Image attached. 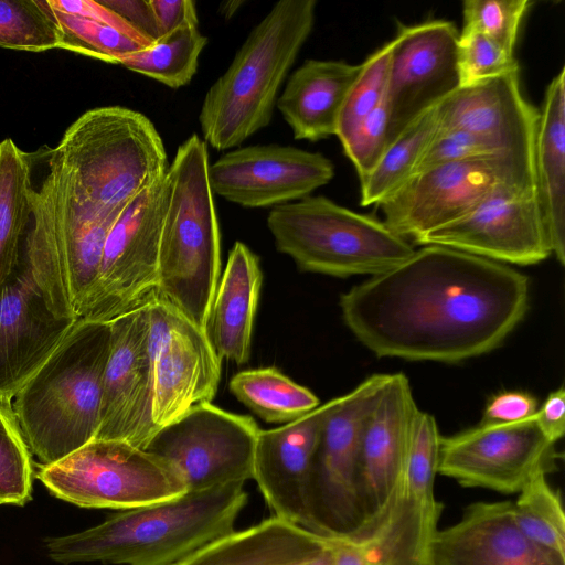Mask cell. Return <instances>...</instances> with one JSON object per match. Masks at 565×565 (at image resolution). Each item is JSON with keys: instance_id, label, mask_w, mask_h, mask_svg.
<instances>
[{"instance_id": "cell-19", "label": "cell", "mask_w": 565, "mask_h": 565, "mask_svg": "<svg viewBox=\"0 0 565 565\" xmlns=\"http://www.w3.org/2000/svg\"><path fill=\"white\" fill-rule=\"evenodd\" d=\"M439 128L468 132L494 154L533 171L540 110L520 88V68L460 86L438 104Z\"/></svg>"}, {"instance_id": "cell-17", "label": "cell", "mask_w": 565, "mask_h": 565, "mask_svg": "<svg viewBox=\"0 0 565 565\" xmlns=\"http://www.w3.org/2000/svg\"><path fill=\"white\" fill-rule=\"evenodd\" d=\"M333 177L334 164L322 153L275 143L228 150L209 166L213 193L243 207L299 201Z\"/></svg>"}, {"instance_id": "cell-27", "label": "cell", "mask_w": 565, "mask_h": 565, "mask_svg": "<svg viewBox=\"0 0 565 565\" xmlns=\"http://www.w3.org/2000/svg\"><path fill=\"white\" fill-rule=\"evenodd\" d=\"M437 523L398 491L376 520L351 536L331 539L334 565H429V544Z\"/></svg>"}, {"instance_id": "cell-36", "label": "cell", "mask_w": 565, "mask_h": 565, "mask_svg": "<svg viewBox=\"0 0 565 565\" xmlns=\"http://www.w3.org/2000/svg\"><path fill=\"white\" fill-rule=\"evenodd\" d=\"M519 529L536 544L565 557V514L559 493L546 473L534 476L512 502Z\"/></svg>"}, {"instance_id": "cell-46", "label": "cell", "mask_w": 565, "mask_h": 565, "mask_svg": "<svg viewBox=\"0 0 565 565\" xmlns=\"http://www.w3.org/2000/svg\"><path fill=\"white\" fill-rule=\"evenodd\" d=\"M49 2L51 7L57 11L79 15L111 26L143 46H149L152 44L136 30H134L120 15L103 6L99 1L49 0Z\"/></svg>"}, {"instance_id": "cell-5", "label": "cell", "mask_w": 565, "mask_h": 565, "mask_svg": "<svg viewBox=\"0 0 565 565\" xmlns=\"http://www.w3.org/2000/svg\"><path fill=\"white\" fill-rule=\"evenodd\" d=\"M209 166L207 145L198 135L178 147L166 175L168 195L158 266V300L204 331L221 269V235Z\"/></svg>"}, {"instance_id": "cell-8", "label": "cell", "mask_w": 565, "mask_h": 565, "mask_svg": "<svg viewBox=\"0 0 565 565\" xmlns=\"http://www.w3.org/2000/svg\"><path fill=\"white\" fill-rule=\"evenodd\" d=\"M36 478L56 498L84 508L128 510L188 492L168 461L113 439H93L61 460L40 466Z\"/></svg>"}, {"instance_id": "cell-30", "label": "cell", "mask_w": 565, "mask_h": 565, "mask_svg": "<svg viewBox=\"0 0 565 565\" xmlns=\"http://www.w3.org/2000/svg\"><path fill=\"white\" fill-rule=\"evenodd\" d=\"M54 190L56 216L65 252L70 296L76 313L94 284L106 238L121 212L104 214L84 203L72 188L55 148Z\"/></svg>"}, {"instance_id": "cell-47", "label": "cell", "mask_w": 565, "mask_h": 565, "mask_svg": "<svg viewBox=\"0 0 565 565\" xmlns=\"http://www.w3.org/2000/svg\"><path fill=\"white\" fill-rule=\"evenodd\" d=\"M99 2L120 15L148 42L153 43L159 39L149 0H99Z\"/></svg>"}, {"instance_id": "cell-21", "label": "cell", "mask_w": 565, "mask_h": 565, "mask_svg": "<svg viewBox=\"0 0 565 565\" xmlns=\"http://www.w3.org/2000/svg\"><path fill=\"white\" fill-rule=\"evenodd\" d=\"M341 396L274 429H259L254 475L274 515L309 530L308 486L322 426Z\"/></svg>"}, {"instance_id": "cell-23", "label": "cell", "mask_w": 565, "mask_h": 565, "mask_svg": "<svg viewBox=\"0 0 565 565\" xmlns=\"http://www.w3.org/2000/svg\"><path fill=\"white\" fill-rule=\"evenodd\" d=\"M429 565H565V557L529 539L516 525L512 502H475L461 519L437 530Z\"/></svg>"}, {"instance_id": "cell-38", "label": "cell", "mask_w": 565, "mask_h": 565, "mask_svg": "<svg viewBox=\"0 0 565 565\" xmlns=\"http://www.w3.org/2000/svg\"><path fill=\"white\" fill-rule=\"evenodd\" d=\"M53 10L61 31L60 49L118 64L121 57L147 47L111 26Z\"/></svg>"}, {"instance_id": "cell-4", "label": "cell", "mask_w": 565, "mask_h": 565, "mask_svg": "<svg viewBox=\"0 0 565 565\" xmlns=\"http://www.w3.org/2000/svg\"><path fill=\"white\" fill-rule=\"evenodd\" d=\"M316 0H280L207 89L199 122L206 145L231 150L267 127L284 81L316 20Z\"/></svg>"}, {"instance_id": "cell-37", "label": "cell", "mask_w": 565, "mask_h": 565, "mask_svg": "<svg viewBox=\"0 0 565 565\" xmlns=\"http://www.w3.org/2000/svg\"><path fill=\"white\" fill-rule=\"evenodd\" d=\"M61 31L49 0H0V47L60 49Z\"/></svg>"}, {"instance_id": "cell-1", "label": "cell", "mask_w": 565, "mask_h": 565, "mask_svg": "<svg viewBox=\"0 0 565 565\" xmlns=\"http://www.w3.org/2000/svg\"><path fill=\"white\" fill-rule=\"evenodd\" d=\"M529 278L510 265L423 245L341 295L342 319L379 358L458 363L503 343L529 308Z\"/></svg>"}, {"instance_id": "cell-39", "label": "cell", "mask_w": 565, "mask_h": 565, "mask_svg": "<svg viewBox=\"0 0 565 565\" xmlns=\"http://www.w3.org/2000/svg\"><path fill=\"white\" fill-rule=\"evenodd\" d=\"M393 45L394 40L388 41L361 64L339 116L335 136L340 142L385 99Z\"/></svg>"}, {"instance_id": "cell-14", "label": "cell", "mask_w": 565, "mask_h": 565, "mask_svg": "<svg viewBox=\"0 0 565 565\" xmlns=\"http://www.w3.org/2000/svg\"><path fill=\"white\" fill-rule=\"evenodd\" d=\"M152 370V418L159 429L193 406L211 403L221 379V360L205 331L169 303L148 306Z\"/></svg>"}, {"instance_id": "cell-18", "label": "cell", "mask_w": 565, "mask_h": 565, "mask_svg": "<svg viewBox=\"0 0 565 565\" xmlns=\"http://www.w3.org/2000/svg\"><path fill=\"white\" fill-rule=\"evenodd\" d=\"M109 324L110 352L95 439L121 440L145 449L158 430L152 418L148 306L120 316Z\"/></svg>"}, {"instance_id": "cell-22", "label": "cell", "mask_w": 565, "mask_h": 565, "mask_svg": "<svg viewBox=\"0 0 565 565\" xmlns=\"http://www.w3.org/2000/svg\"><path fill=\"white\" fill-rule=\"evenodd\" d=\"M417 409L406 375L388 374L361 439V491L366 523L382 515L401 489Z\"/></svg>"}, {"instance_id": "cell-6", "label": "cell", "mask_w": 565, "mask_h": 565, "mask_svg": "<svg viewBox=\"0 0 565 565\" xmlns=\"http://www.w3.org/2000/svg\"><path fill=\"white\" fill-rule=\"evenodd\" d=\"M55 150L76 195L104 214L120 213L169 169L153 122L121 106L85 111L66 129Z\"/></svg>"}, {"instance_id": "cell-24", "label": "cell", "mask_w": 565, "mask_h": 565, "mask_svg": "<svg viewBox=\"0 0 565 565\" xmlns=\"http://www.w3.org/2000/svg\"><path fill=\"white\" fill-rule=\"evenodd\" d=\"M28 217L19 255L29 267L53 312L75 318L62 233L55 210L54 148L42 146L26 152Z\"/></svg>"}, {"instance_id": "cell-15", "label": "cell", "mask_w": 565, "mask_h": 565, "mask_svg": "<svg viewBox=\"0 0 565 565\" xmlns=\"http://www.w3.org/2000/svg\"><path fill=\"white\" fill-rule=\"evenodd\" d=\"M502 264L533 265L552 255L535 188L503 184L469 214L414 242Z\"/></svg>"}, {"instance_id": "cell-33", "label": "cell", "mask_w": 565, "mask_h": 565, "mask_svg": "<svg viewBox=\"0 0 565 565\" xmlns=\"http://www.w3.org/2000/svg\"><path fill=\"white\" fill-rule=\"evenodd\" d=\"M206 44L207 38L199 28L188 24L121 57L118 64L177 89L189 84L195 75L199 57Z\"/></svg>"}, {"instance_id": "cell-16", "label": "cell", "mask_w": 565, "mask_h": 565, "mask_svg": "<svg viewBox=\"0 0 565 565\" xmlns=\"http://www.w3.org/2000/svg\"><path fill=\"white\" fill-rule=\"evenodd\" d=\"M456 24L428 20L401 25L394 40L386 108L387 146L414 120L460 87Z\"/></svg>"}, {"instance_id": "cell-25", "label": "cell", "mask_w": 565, "mask_h": 565, "mask_svg": "<svg viewBox=\"0 0 565 565\" xmlns=\"http://www.w3.org/2000/svg\"><path fill=\"white\" fill-rule=\"evenodd\" d=\"M361 64L307 60L288 77L276 107L295 139L318 141L335 136L339 116Z\"/></svg>"}, {"instance_id": "cell-34", "label": "cell", "mask_w": 565, "mask_h": 565, "mask_svg": "<svg viewBox=\"0 0 565 565\" xmlns=\"http://www.w3.org/2000/svg\"><path fill=\"white\" fill-rule=\"evenodd\" d=\"M26 217V152L7 138L0 142V289L15 267Z\"/></svg>"}, {"instance_id": "cell-20", "label": "cell", "mask_w": 565, "mask_h": 565, "mask_svg": "<svg viewBox=\"0 0 565 565\" xmlns=\"http://www.w3.org/2000/svg\"><path fill=\"white\" fill-rule=\"evenodd\" d=\"M76 321L53 312L18 253L0 289V403H12Z\"/></svg>"}, {"instance_id": "cell-31", "label": "cell", "mask_w": 565, "mask_h": 565, "mask_svg": "<svg viewBox=\"0 0 565 565\" xmlns=\"http://www.w3.org/2000/svg\"><path fill=\"white\" fill-rule=\"evenodd\" d=\"M232 394L264 422L288 424L320 405L307 387L276 367L245 370L230 381Z\"/></svg>"}, {"instance_id": "cell-13", "label": "cell", "mask_w": 565, "mask_h": 565, "mask_svg": "<svg viewBox=\"0 0 565 565\" xmlns=\"http://www.w3.org/2000/svg\"><path fill=\"white\" fill-rule=\"evenodd\" d=\"M558 455L534 416L515 423H481L440 438L438 473L463 487L519 493L537 473L555 469Z\"/></svg>"}, {"instance_id": "cell-29", "label": "cell", "mask_w": 565, "mask_h": 565, "mask_svg": "<svg viewBox=\"0 0 565 565\" xmlns=\"http://www.w3.org/2000/svg\"><path fill=\"white\" fill-rule=\"evenodd\" d=\"M534 186L552 254L565 264V68L546 87L534 147Z\"/></svg>"}, {"instance_id": "cell-9", "label": "cell", "mask_w": 565, "mask_h": 565, "mask_svg": "<svg viewBox=\"0 0 565 565\" xmlns=\"http://www.w3.org/2000/svg\"><path fill=\"white\" fill-rule=\"evenodd\" d=\"M388 374H373L342 395L327 417L308 486L309 530L329 539L355 534L366 523L361 491V439Z\"/></svg>"}, {"instance_id": "cell-7", "label": "cell", "mask_w": 565, "mask_h": 565, "mask_svg": "<svg viewBox=\"0 0 565 565\" xmlns=\"http://www.w3.org/2000/svg\"><path fill=\"white\" fill-rule=\"evenodd\" d=\"M267 226L276 248L298 268L333 277L380 275L415 250L383 221L321 195L273 207Z\"/></svg>"}, {"instance_id": "cell-42", "label": "cell", "mask_w": 565, "mask_h": 565, "mask_svg": "<svg viewBox=\"0 0 565 565\" xmlns=\"http://www.w3.org/2000/svg\"><path fill=\"white\" fill-rule=\"evenodd\" d=\"M460 86H469L519 68L511 52L477 32H460L457 52Z\"/></svg>"}, {"instance_id": "cell-48", "label": "cell", "mask_w": 565, "mask_h": 565, "mask_svg": "<svg viewBox=\"0 0 565 565\" xmlns=\"http://www.w3.org/2000/svg\"><path fill=\"white\" fill-rule=\"evenodd\" d=\"M159 38L183 25H199L193 0H149Z\"/></svg>"}, {"instance_id": "cell-35", "label": "cell", "mask_w": 565, "mask_h": 565, "mask_svg": "<svg viewBox=\"0 0 565 565\" xmlns=\"http://www.w3.org/2000/svg\"><path fill=\"white\" fill-rule=\"evenodd\" d=\"M440 438L435 417L418 408L413 422L399 490L409 504L435 521H438L441 512V505L434 492Z\"/></svg>"}, {"instance_id": "cell-32", "label": "cell", "mask_w": 565, "mask_h": 565, "mask_svg": "<svg viewBox=\"0 0 565 565\" xmlns=\"http://www.w3.org/2000/svg\"><path fill=\"white\" fill-rule=\"evenodd\" d=\"M438 128L437 105L414 120L387 146L373 170L360 180L362 206L376 205L413 174Z\"/></svg>"}, {"instance_id": "cell-2", "label": "cell", "mask_w": 565, "mask_h": 565, "mask_svg": "<svg viewBox=\"0 0 565 565\" xmlns=\"http://www.w3.org/2000/svg\"><path fill=\"white\" fill-rule=\"evenodd\" d=\"M245 482H232L135 509L121 510L88 530L45 541L58 563L104 562L174 565L234 531L247 503Z\"/></svg>"}, {"instance_id": "cell-41", "label": "cell", "mask_w": 565, "mask_h": 565, "mask_svg": "<svg viewBox=\"0 0 565 565\" xmlns=\"http://www.w3.org/2000/svg\"><path fill=\"white\" fill-rule=\"evenodd\" d=\"M530 6L527 0H466L460 32L481 33L514 52L520 25Z\"/></svg>"}, {"instance_id": "cell-44", "label": "cell", "mask_w": 565, "mask_h": 565, "mask_svg": "<svg viewBox=\"0 0 565 565\" xmlns=\"http://www.w3.org/2000/svg\"><path fill=\"white\" fill-rule=\"evenodd\" d=\"M487 156L499 154H494L483 142L468 132L438 128L417 161L413 174L438 166Z\"/></svg>"}, {"instance_id": "cell-43", "label": "cell", "mask_w": 565, "mask_h": 565, "mask_svg": "<svg viewBox=\"0 0 565 565\" xmlns=\"http://www.w3.org/2000/svg\"><path fill=\"white\" fill-rule=\"evenodd\" d=\"M387 124L388 114L384 99L341 142L360 180L373 170L387 148Z\"/></svg>"}, {"instance_id": "cell-45", "label": "cell", "mask_w": 565, "mask_h": 565, "mask_svg": "<svg viewBox=\"0 0 565 565\" xmlns=\"http://www.w3.org/2000/svg\"><path fill=\"white\" fill-rule=\"evenodd\" d=\"M536 398L525 392L505 391L493 395L487 403L483 423H515L533 417Z\"/></svg>"}, {"instance_id": "cell-26", "label": "cell", "mask_w": 565, "mask_h": 565, "mask_svg": "<svg viewBox=\"0 0 565 565\" xmlns=\"http://www.w3.org/2000/svg\"><path fill=\"white\" fill-rule=\"evenodd\" d=\"M263 274L258 256L247 245L232 247L209 312L205 333L216 355L245 364L249 360L254 320Z\"/></svg>"}, {"instance_id": "cell-10", "label": "cell", "mask_w": 565, "mask_h": 565, "mask_svg": "<svg viewBox=\"0 0 565 565\" xmlns=\"http://www.w3.org/2000/svg\"><path fill=\"white\" fill-rule=\"evenodd\" d=\"M166 175L141 191L115 221L94 284L77 309V319L110 322L158 300Z\"/></svg>"}, {"instance_id": "cell-50", "label": "cell", "mask_w": 565, "mask_h": 565, "mask_svg": "<svg viewBox=\"0 0 565 565\" xmlns=\"http://www.w3.org/2000/svg\"><path fill=\"white\" fill-rule=\"evenodd\" d=\"M305 565H334V548L332 540L330 539L329 545L317 557Z\"/></svg>"}, {"instance_id": "cell-3", "label": "cell", "mask_w": 565, "mask_h": 565, "mask_svg": "<svg viewBox=\"0 0 565 565\" xmlns=\"http://www.w3.org/2000/svg\"><path fill=\"white\" fill-rule=\"evenodd\" d=\"M110 342L109 322L77 319L12 401L18 426L40 466L96 438Z\"/></svg>"}, {"instance_id": "cell-49", "label": "cell", "mask_w": 565, "mask_h": 565, "mask_svg": "<svg viewBox=\"0 0 565 565\" xmlns=\"http://www.w3.org/2000/svg\"><path fill=\"white\" fill-rule=\"evenodd\" d=\"M542 434L556 444L565 431V390L563 386L551 392L534 415Z\"/></svg>"}, {"instance_id": "cell-11", "label": "cell", "mask_w": 565, "mask_h": 565, "mask_svg": "<svg viewBox=\"0 0 565 565\" xmlns=\"http://www.w3.org/2000/svg\"><path fill=\"white\" fill-rule=\"evenodd\" d=\"M503 184L535 188L531 171L508 157L487 156L415 173L375 206L390 230L414 243L469 214Z\"/></svg>"}, {"instance_id": "cell-12", "label": "cell", "mask_w": 565, "mask_h": 565, "mask_svg": "<svg viewBox=\"0 0 565 565\" xmlns=\"http://www.w3.org/2000/svg\"><path fill=\"white\" fill-rule=\"evenodd\" d=\"M259 429L248 415L202 403L159 428L145 450L168 461L188 491L206 490L253 479Z\"/></svg>"}, {"instance_id": "cell-40", "label": "cell", "mask_w": 565, "mask_h": 565, "mask_svg": "<svg viewBox=\"0 0 565 565\" xmlns=\"http://www.w3.org/2000/svg\"><path fill=\"white\" fill-rule=\"evenodd\" d=\"M31 452L11 404L0 403V504L24 505L31 499Z\"/></svg>"}, {"instance_id": "cell-28", "label": "cell", "mask_w": 565, "mask_h": 565, "mask_svg": "<svg viewBox=\"0 0 565 565\" xmlns=\"http://www.w3.org/2000/svg\"><path fill=\"white\" fill-rule=\"evenodd\" d=\"M329 543V537L274 515L221 536L174 565H305Z\"/></svg>"}]
</instances>
